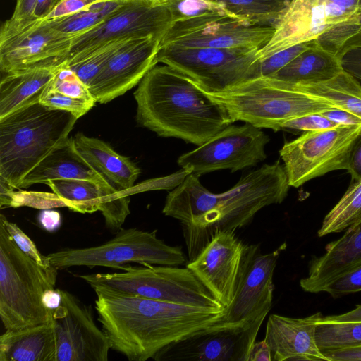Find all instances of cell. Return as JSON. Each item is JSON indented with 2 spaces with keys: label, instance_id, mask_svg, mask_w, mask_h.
<instances>
[{
  "label": "cell",
  "instance_id": "33",
  "mask_svg": "<svg viewBox=\"0 0 361 361\" xmlns=\"http://www.w3.org/2000/svg\"><path fill=\"white\" fill-rule=\"evenodd\" d=\"M317 44L338 58L348 51L361 48V0L355 12L345 20L322 34Z\"/></svg>",
  "mask_w": 361,
  "mask_h": 361
},
{
  "label": "cell",
  "instance_id": "14",
  "mask_svg": "<svg viewBox=\"0 0 361 361\" xmlns=\"http://www.w3.org/2000/svg\"><path fill=\"white\" fill-rule=\"evenodd\" d=\"M274 28L248 24L230 14H211L172 24L160 47L262 48Z\"/></svg>",
  "mask_w": 361,
  "mask_h": 361
},
{
  "label": "cell",
  "instance_id": "10",
  "mask_svg": "<svg viewBox=\"0 0 361 361\" xmlns=\"http://www.w3.org/2000/svg\"><path fill=\"white\" fill-rule=\"evenodd\" d=\"M361 135V126L338 125L307 131L286 142L279 151L290 186L306 182L348 166L353 147Z\"/></svg>",
  "mask_w": 361,
  "mask_h": 361
},
{
  "label": "cell",
  "instance_id": "26",
  "mask_svg": "<svg viewBox=\"0 0 361 361\" xmlns=\"http://www.w3.org/2000/svg\"><path fill=\"white\" fill-rule=\"evenodd\" d=\"M77 150L94 168L121 190L130 195L140 169L128 157L98 138L78 133L74 137Z\"/></svg>",
  "mask_w": 361,
  "mask_h": 361
},
{
  "label": "cell",
  "instance_id": "3",
  "mask_svg": "<svg viewBox=\"0 0 361 361\" xmlns=\"http://www.w3.org/2000/svg\"><path fill=\"white\" fill-rule=\"evenodd\" d=\"M134 97L137 122L160 137L200 146L233 123L195 81L168 65L151 68Z\"/></svg>",
  "mask_w": 361,
  "mask_h": 361
},
{
  "label": "cell",
  "instance_id": "53",
  "mask_svg": "<svg viewBox=\"0 0 361 361\" xmlns=\"http://www.w3.org/2000/svg\"><path fill=\"white\" fill-rule=\"evenodd\" d=\"M328 318L341 322L361 321V305L343 314L326 316Z\"/></svg>",
  "mask_w": 361,
  "mask_h": 361
},
{
  "label": "cell",
  "instance_id": "47",
  "mask_svg": "<svg viewBox=\"0 0 361 361\" xmlns=\"http://www.w3.org/2000/svg\"><path fill=\"white\" fill-rule=\"evenodd\" d=\"M330 361H361V345L323 351Z\"/></svg>",
  "mask_w": 361,
  "mask_h": 361
},
{
  "label": "cell",
  "instance_id": "46",
  "mask_svg": "<svg viewBox=\"0 0 361 361\" xmlns=\"http://www.w3.org/2000/svg\"><path fill=\"white\" fill-rule=\"evenodd\" d=\"M320 114L337 125L361 126V118L341 109L333 108Z\"/></svg>",
  "mask_w": 361,
  "mask_h": 361
},
{
  "label": "cell",
  "instance_id": "45",
  "mask_svg": "<svg viewBox=\"0 0 361 361\" xmlns=\"http://www.w3.org/2000/svg\"><path fill=\"white\" fill-rule=\"evenodd\" d=\"M341 60L343 69L361 82V48L346 51Z\"/></svg>",
  "mask_w": 361,
  "mask_h": 361
},
{
  "label": "cell",
  "instance_id": "15",
  "mask_svg": "<svg viewBox=\"0 0 361 361\" xmlns=\"http://www.w3.org/2000/svg\"><path fill=\"white\" fill-rule=\"evenodd\" d=\"M61 302L53 312L56 361H107L109 338L95 324L91 307L61 290Z\"/></svg>",
  "mask_w": 361,
  "mask_h": 361
},
{
  "label": "cell",
  "instance_id": "20",
  "mask_svg": "<svg viewBox=\"0 0 361 361\" xmlns=\"http://www.w3.org/2000/svg\"><path fill=\"white\" fill-rule=\"evenodd\" d=\"M37 20L23 30L0 39L1 73L45 63H61L73 38Z\"/></svg>",
  "mask_w": 361,
  "mask_h": 361
},
{
  "label": "cell",
  "instance_id": "42",
  "mask_svg": "<svg viewBox=\"0 0 361 361\" xmlns=\"http://www.w3.org/2000/svg\"><path fill=\"white\" fill-rule=\"evenodd\" d=\"M359 291H361V264L339 276L323 290L334 298Z\"/></svg>",
  "mask_w": 361,
  "mask_h": 361
},
{
  "label": "cell",
  "instance_id": "19",
  "mask_svg": "<svg viewBox=\"0 0 361 361\" xmlns=\"http://www.w3.org/2000/svg\"><path fill=\"white\" fill-rule=\"evenodd\" d=\"M161 38L132 39L109 59L89 90L97 102L107 103L139 84L155 66Z\"/></svg>",
  "mask_w": 361,
  "mask_h": 361
},
{
  "label": "cell",
  "instance_id": "6",
  "mask_svg": "<svg viewBox=\"0 0 361 361\" xmlns=\"http://www.w3.org/2000/svg\"><path fill=\"white\" fill-rule=\"evenodd\" d=\"M205 92L224 107L233 122L241 121L274 131L282 130L290 119L336 108L294 84L270 77L256 78L225 91Z\"/></svg>",
  "mask_w": 361,
  "mask_h": 361
},
{
  "label": "cell",
  "instance_id": "8",
  "mask_svg": "<svg viewBox=\"0 0 361 361\" xmlns=\"http://www.w3.org/2000/svg\"><path fill=\"white\" fill-rule=\"evenodd\" d=\"M47 257L58 270L78 266L123 270L130 262L179 267L188 260L181 247L167 245L157 237V231L135 228H120L112 239L100 245L62 249Z\"/></svg>",
  "mask_w": 361,
  "mask_h": 361
},
{
  "label": "cell",
  "instance_id": "9",
  "mask_svg": "<svg viewBox=\"0 0 361 361\" xmlns=\"http://www.w3.org/2000/svg\"><path fill=\"white\" fill-rule=\"evenodd\" d=\"M259 49L166 46L156 59L187 75L204 91L218 92L261 77Z\"/></svg>",
  "mask_w": 361,
  "mask_h": 361
},
{
  "label": "cell",
  "instance_id": "5",
  "mask_svg": "<svg viewBox=\"0 0 361 361\" xmlns=\"http://www.w3.org/2000/svg\"><path fill=\"white\" fill-rule=\"evenodd\" d=\"M58 269H47L24 253L0 224V317L6 330L32 327L52 320L42 303L54 288Z\"/></svg>",
  "mask_w": 361,
  "mask_h": 361
},
{
  "label": "cell",
  "instance_id": "17",
  "mask_svg": "<svg viewBox=\"0 0 361 361\" xmlns=\"http://www.w3.org/2000/svg\"><path fill=\"white\" fill-rule=\"evenodd\" d=\"M264 321L250 325L221 323L171 343L153 358L175 361H247L250 348Z\"/></svg>",
  "mask_w": 361,
  "mask_h": 361
},
{
  "label": "cell",
  "instance_id": "52",
  "mask_svg": "<svg viewBox=\"0 0 361 361\" xmlns=\"http://www.w3.org/2000/svg\"><path fill=\"white\" fill-rule=\"evenodd\" d=\"M61 0H37L33 16L36 20H42Z\"/></svg>",
  "mask_w": 361,
  "mask_h": 361
},
{
  "label": "cell",
  "instance_id": "24",
  "mask_svg": "<svg viewBox=\"0 0 361 361\" xmlns=\"http://www.w3.org/2000/svg\"><path fill=\"white\" fill-rule=\"evenodd\" d=\"M61 63H45L3 73L0 82V118L40 98Z\"/></svg>",
  "mask_w": 361,
  "mask_h": 361
},
{
  "label": "cell",
  "instance_id": "37",
  "mask_svg": "<svg viewBox=\"0 0 361 361\" xmlns=\"http://www.w3.org/2000/svg\"><path fill=\"white\" fill-rule=\"evenodd\" d=\"M49 85L56 91L67 96L95 101L89 87L64 62L60 63Z\"/></svg>",
  "mask_w": 361,
  "mask_h": 361
},
{
  "label": "cell",
  "instance_id": "50",
  "mask_svg": "<svg viewBox=\"0 0 361 361\" xmlns=\"http://www.w3.org/2000/svg\"><path fill=\"white\" fill-rule=\"evenodd\" d=\"M247 361H272L271 350L264 339L253 343Z\"/></svg>",
  "mask_w": 361,
  "mask_h": 361
},
{
  "label": "cell",
  "instance_id": "41",
  "mask_svg": "<svg viewBox=\"0 0 361 361\" xmlns=\"http://www.w3.org/2000/svg\"><path fill=\"white\" fill-rule=\"evenodd\" d=\"M314 42V40L290 47L260 62L261 76H271L307 49Z\"/></svg>",
  "mask_w": 361,
  "mask_h": 361
},
{
  "label": "cell",
  "instance_id": "7",
  "mask_svg": "<svg viewBox=\"0 0 361 361\" xmlns=\"http://www.w3.org/2000/svg\"><path fill=\"white\" fill-rule=\"evenodd\" d=\"M123 272L78 275L94 290L105 289L164 302L226 308L187 267L145 264L127 266Z\"/></svg>",
  "mask_w": 361,
  "mask_h": 361
},
{
  "label": "cell",
  "instance_id": "39",
  "mask_svg": "<svg viewBox=\"0 0 361 361\" xmlns=\"http://www.w3.org/2000/svg\"><path fill=\"white\" fill-rule=\"evenodd\" d=\"M37 0H17L11 17L1 25L0 39L7 38L35 23L33 13Z\"/></svg>",
  "mask_w": 361,
  "mask_h": 361
},
{
  "label": "cell",
  "instance_id": "12",
  "mask_svg": "<svg viewBox=\"0 0 361 361\" xmlns=\"http://www.w3.org/2000/svg\"><path fill=\"white\" fill-rule=\"evenodd\" d=\"M269 142V137L261 128L249 123L231 124L202 145L180 155L177 163L197 176L221 169L235 172L264 161Z\"/></svg>",
  "mask_w": 361,
  "mask_h": 361
},
{
  "label": "cell",
  "instance_id": "13",
  "mask_svg": "<svg viewBox=\"0 0 361 361\" xmlns=\"http://www.w3.org/2000/svg\"><path fill=\"white\" fill-rule=\"evenodd\" d=\"M359 0H291L269 42L258 50L260 62L290 47L317 39L345 20Z\"/></svg>",
  "mask_w": 361,
  "mask_h": 361
},
{
  "label": "cell",
  "instance_id": "18",
  "mask_svg": "<svg viewBox=\"0 0 361 361\" xmlns=\"http://www.w3.org/2000/svg\"><path fill=\"white\" fill-rule=\"evenodd\" d=\"M234 231L216 233L195 258L186 264L226 308L235 297L247 245Z\"/></svg>",
  "mask_w": 361,
  "mask_h": 361
},
{
  "label": "cell",
  "instance_id": "43",
  "mask_svg": "<svg viewBox=\"0 0 361 361\" xmlns=\"http://www.w3.org/2000/svg\"><path fill=\"white\" fill-rule=\"evenodd\" d=\"M337 126L321 114H311L287 121L281 128L307 132L330 129Z\"/></svg>",
  "mask_w": 361,
  "mask_h": 361
},
{
  "label": "cell",
  "instance_id": "51",
  "mask_svg": "<svg viewBox=\"0 0 361 361\" xmlns=\"http://www.w3.org/2000/svg\"><path fill=\"white\" fill-rule=\"evenodd\" d=\"M61 293L58 288H50L45 290L42 295V303L49 310L54 312L61 304Z\"/></svg>",
  "mask_w": 361,
  "mask_h": 361
},
{
  "label": "cell",
  "instance_id": "11",
  "mask_svg": "<svg viewBox=\"0 0 361 361\" xmlns=\"http://www.w3.org/2000/svg\"><path fill=\"white\" fill-rule=\"evenodd\" d=\"M173 24L165 1L133 0L93 28L75 36L62 62L71 65L112 41L163 37Z\"/></svg>",
  "mask_w": 361,
  "mask_h": 361
},
{
  "label": "cell",
  "instance_id": "30",
  "mask_svg": "<svg viewBox=\"0 0 361 361\" xmlns=\"http://www.w3.org/2000/svg\"><path fill=\"white\" fill-rule=\"evenodd\" d=\"M231 16L252 25L275 28L291 0H212Z\"/></svg>",
  "mask_w": 361,
  "mask_h": 361
},
{
  "label": "cell",
  "instance_id": "27",
  "mask_svg": "<svg viewBox=\"0 0 361 361\" xmlns=\"http://www.w3.org/2000/svg\"><path fill=\"white\" fill-rule=\"evenodd\" d=\"M342 71L341 59L314 40L307 49L269 77L291 84L317 83L334 78Z\"/></svg>",
  "mask_w": 361,
  "mask_h": 361
},
{
  "label": "cell",
  "instance_id": "44",
  "mask_svg": "<svg viewBox=\"0 0 361 361\" xmlns=\"http://www.w3.org/2000/svg\"><path fill=\"white\" fill-rule=\"evenodd\" d=\"M99 1L61 0L42 20H51L74 14Z\"/></svg>",
  "mask_w": 361,
  "mask_h": 361
},
{
  "label": "cell",
  "instance_id": "28",
  "mask_svg": "<svg viewBox=\"0 0 361 361\" xmlns=\"http://www.w3.org/2000/svg\"><path fill=\"white\" fill-rule=\"evenodd\" d=\"M300 91L361 118V83L345 71L317 83L294 84Z\"/></svg>",
  "mask_w": 361,
  "mask_h": 361
},
{
  "label": "cell",
  "instance_id": "38",
  "mask_svg": "<svg viewBox=\"0 0 361 361\" xmlns=\"http://www.w3.org/2000/svg\"><path fill=\"white\" fill-rule=\"evenodd\" d=\"M39 102L51 108L71 112L79 118L90 111L97 102L74 98L61 94L54 90L49 83L40 98Z\"/></svg>",
  "mask_w": 361,
  "mask_h": 361
},
{
  "label": "cell",
  "instance_id": "54",
  "mask_svg": "<svg viewBox=\"0 0 361 361\" xmlns=\"http://www.w3.org/2000/svg\"><path fill=\"white\" fill-rule=\"evenodd\" d=\"M148 1H164L165 0H148Z\"/></svg>",
  "mask_w": 361,
  "mask_h": 361
},
{
  "label": "cell",
  "instance_id": "29",
  "mask_svg": "<svg viewBox=\"0 0 361 361\" xmlns=\"http://www.w3.org/2000/svg\"><path fill=\"white\" fill-rule=\"evenodd\" d=\"M132 1L100 0L74 14L45 21L61 32L78 35L102 23Z\"/></svg>",
  "mask_w": 361,
  "mask_h": 361
},
{
  "label": "cell",
  "instance_id": "22",
  "mask_svg": "<svg viewBox=\"0 0 361 361\" xmlns=\"http://www.w3.org/2000/svg\"><path fill=\"white\" fill-rule=\"evenodd\" d=\"M361 264V218L338 239L325 246V252L312 258L307 276L300 281L306 292L318 293L341 274Z\"/></svg>",
  "mask_w": 361,
  "mask_h": 361
},
{
  "label": "cell",
  "instance_id": "40",
  "mask_svg": "<svg viewBox=\"0 0 361 361\" xmlns=\"http://www.w3.org/2000/svg\"><path fill=\"white\" fill-rule=\"evenodd\" d=\"M0 224L5 227L14 243L24 253L45 268H55L51 264L47 255H43L39 252L35 243L16 224L8 221L3 214H0Z\"/></svg>",
  "mask_w": 361,
  "mask_h": 361
},
{
  "label": "cell",
  "instance_id": "48",
  "mask_svg": "<svg viewBox=\"0 0 361 361\" xmlns=\"http://www.w3.org/2000/svg\"><path fill=\"white\" fill-rule=\"evenodd\" d=\"M40 226L47 232H54L61 226L62 221L60 213L54 209H42L38 215Z\"/></svg>",
  "mask_w": 361,
  "mask_h": 361
},
{
  "label": "cell",
  "instance_id": "49",
  "mask_svg": "<svg viewBox=\"0 0 361 361\" xmlns=\"http://www.w3.org/2000/svg\"><path fill=\"white\" fill-rule=\"evenodd\" d=\"M347 171L351 176V182L361 180V135L351 151Z\"/></svg>",
  "mask_w": 361,
  "mask_h": 361
},
{
  "label": "cell",
  "instance_id": "4",
  "mask_svg": "<svg viewBox=\"0 0 361 361\" xmlns=\"http://www.w3.org/2000/svg\"><path fill=\"white\" fill-rule=\"evenodd\" d=\"M78 119L40 102L0 118V177L19 188L25 176L68 139Z\"/></svg>",
  "mask_w": 361,
  "mask_h": 361
},
{
  "label": "cell",
  "instance_id": "1",
  "mask_svg": "<svg viewBox=\"0 0 361 361\" xmlns=\"http://www.w3.org/2000/svg\"><path fill=\"white\" fill-rule=\"evenodd\" d=\"M290 187L279 161L249 172L221 193L210 192L190 173L169 193L162 212L181 222L191 261L216 233L245 226L262 208L281 203Z\"/></svg>",
  "mask_w": 361,
  "mask_h": 361
},
{
  "label": "cell",
  "instance_id": "16",
  "mask_svg": "<svg viewBox=\"0 0 361 361\" xmlns=\"http://www.w3.org/2000/svg\"><path fill=\"white\" fill-rule=\"evenodd\" d=\"M286 248L283 243L275 250L262 254L259 244H247L236 293L226 307L224 324L250 325L264 320L272 305L274 269Z\"/></svg>",
  "mask_w": 361,
  "mask_h": 361
},
{
  "label": "cell",
  "instance_id": "35",
  "mask_svg": "<svg viewBox=\"0 0 361 361\" xmlns=\"http://www.w3.org/2000/svg\"><path fill=\"white\" fill-rule=\"evenodd\" d=\"M132 39H125L109 42L92 51L80 60L66 66L72 69L89 87L92 82L101 72L114 54L128 41Z\"/></svg>",
  "mask_w": 361,
  "mask_h": 361
},
{
  "label": "cell",
  "instance_id": "21",
  "mask_svg": "<svg viewBox=\"0 0 361 361\" xmlns=\"http://www.w3.org/2000/svg\"><path fill=\"white\" fill-rule=\"evenodd\" d=\"M321 314L302 318L271 314L264 340L271 350L272 361H330L316 341V321Z\"/></svg>",
  "mask_w": 361,
  "mask_h": 361
},
{
  "label": "cell",
  "instance_id": "34",
  "mask_svg": "<svg viewBox=\"0 0 361 361\" xmlns=\"http://www.w3.org/2000/svg\"><path fill=\"white\" fill-rule=\"evenodd\" d=\"M3 178L0 177V207L28 206L40 209L66 207L65 202L56 194L48 192L15 191Z\"/></svg>",
  "mask_w": 361,
  "mask_h": 361
},
{
  "label": "cell",
  "instance_id": "31",
  "mask_svg": "<svg viewBox=\"0 0 361 361\" xmlns=\"http://www.w3.org/2000/svg\"><path fill=\"white\" fill-rule=\"evenodd\" d=\"M360 218L361 180L350 182L346 192L324 218L317 235L341 232Z\"/></svg>",
  "mask_w": 361,
  "mask_h": 361
},
{
  "label": "cell",
  "instance_id": "2",
  "mask_svg": "<svg viewBox=\"0 0 361 361\" xmlns=\"http://www.w3.org/2000/svg\"><path fill=\"white\" fill-rule=\"evenodd\" d=\"M98 320L111 349L130 361H145L166 346L221 324L226 308L180 305L94 290Z\"/></svg>",
  "mask_w": 361,
  "mask_h": 361
},
{
  "label": "cell",
  "instance_id": "36",
  "mask_svg": "<svg viewBox=\"0 0 361 361\" xmlns=\"http://www.w3.org/2000/svg\"><path fill=\"white\" fill-rule=\"evenodd\" d=\"M173 23L211 14H229L220 4L212 0H165ZM231 15V14H230Z\"/></svg>",
  "mask_w": 361,
  "mask_h": 361
},
{
  "label": "cell",
  "instance_id": "25",
  "mask_svg": "<svg viewBox=\"0 0 361 361\" xmlns=\"http://www.w3.org/2000/svg\"><path fill=\"white\" fill-rule=\"evenodd\" d=\"M56 354L53 319L0 336V361H56Z\"/></svg>",
  "mask_w": 361,
  "mask_h": 361
},
{
  "label": "cell",
  "instance_id": "32",
  "mask_svg": "<svg viewBox=\"0 0 361 361\" xmlns=\"http://www.w3.org/2000/svg\"><path fill=\"white\" fill-rule=\"evenodd\" d=\"M316 341L322 352L361 345V321H336L321 314L316 321Z\"/></svg>",
  "mask_w": 361,
  "mask_h": 361
},
{
  "label": "cell",
  "instance_id": "23",
  "mask_svg": "<svg viewBox=\"0 0 361 361\" xmlns=\"http://www.w3.org/2000/svg\"><path fill=\"white\" fill-rule=\"evenodd\" d=\"M56 179L92 180L102 185L109 192H126L114 185L80 154L75 147L73 137H68L31 170L22 180L19 188Z\"/></svg>",
  "mask_w": 361,
  "mask_h": 361
}]
</instances>
